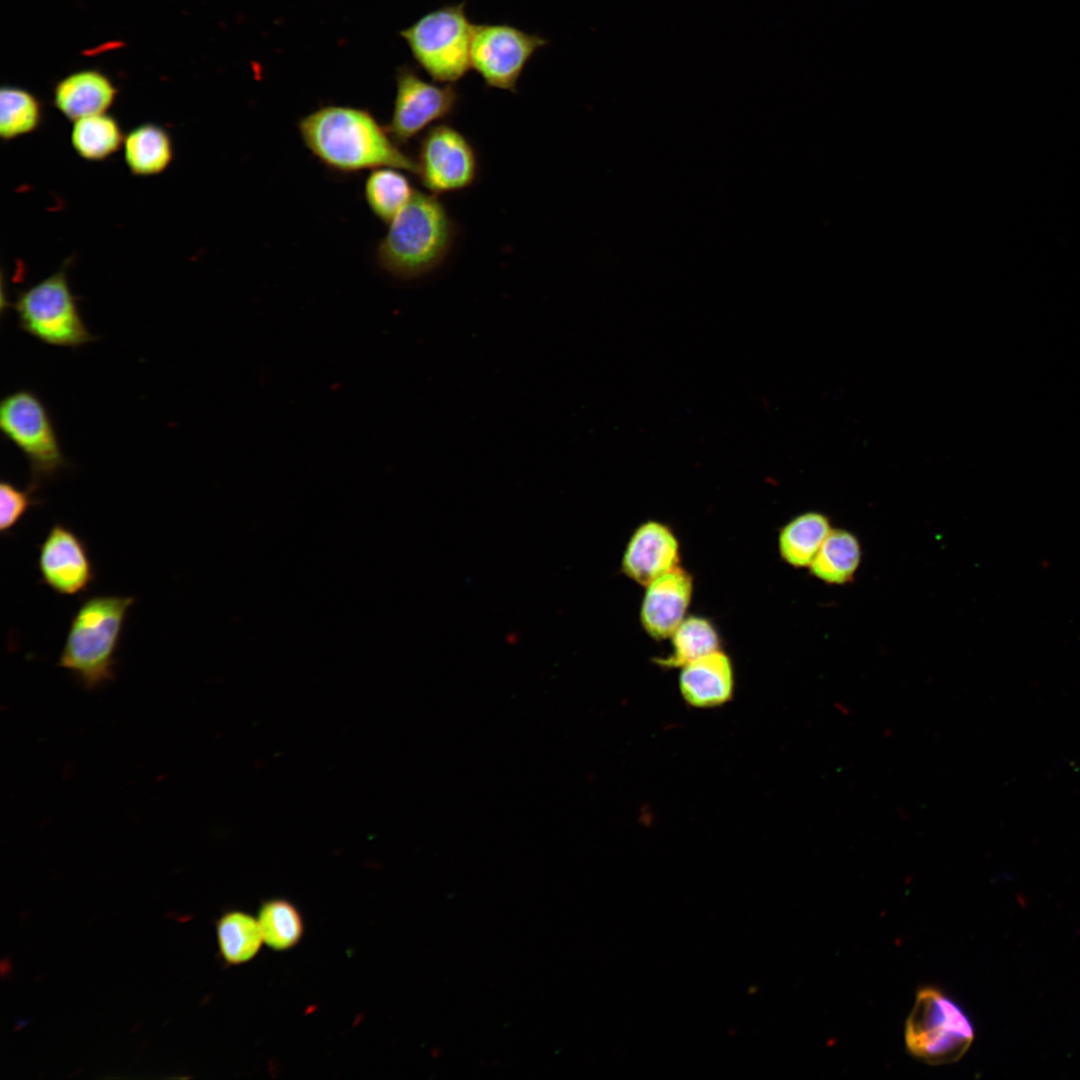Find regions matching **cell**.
Returning a JSON list of instances; mask_svg holds the SVG:
<instances>
[{
    "mask_svg": "<svg viewBox=\"0 0 1080 1080\" xmlns=\"http://www.w3.org/2000/svg\"><path fill=\"white\" fill-rule=\"evenodd\" d=\"M298 130L304 145L335 171L353 173L393 167L417 173L415 159L367 110L323 106L300 119Z\"/></svg>",
    "mask_w": 1080,
    "mask_h": 1080,
    "instance_id": "1",
    "label": "cell"
},
{
    "mask_svg": "<svg viewBox=\"0 0 1080 1080\" xmlns=\"http://www.w3.org/2000/svg\"><path fill=\"white\" fill-rule=\"evenodd\" d=\"M456 233V224L438 195L415 191L388 223L377 246V262L385 272L401 280L425 277L445 262Z\"/></svg>",
    "mask_w": 1080,
    "mask_h": 1080,
    "instance_id": "2",
    "label": "cell"
},
{
    "mask_svg": "<svg viewBox=\"0 0 1080 1080\" xmlns=\"http://www.w3.org/2000/svg\"><path fill=\"white\" fill-rule=\"evenodd\" d=\"M132 596L93 595L73 614L58 665L88 690L114 678L116 652Z\"/></svg>",
    "mask_w": 1080,
    "mask_h": 1080,
    "instance_id": "3",
    "label": "cell"
},
{
    "mask_svg": "<svg viewBox=\"0 0 1080 1080\" xmlns=\"http://www.w3.org/2000/svg\"><path fill=\"white\" fill-rule=\"evenodd\" d=\"M474 24L466 3L434 9L400 32L418 65L436 82L454 84L471 68Z\"/></svg>",
    "mask_w": 1080,
    "mask_h": 1080,
    "instance_id": "4",
    "label": "cell"
},
{
    "mask_svg": "<svg viewBox=\"0 0 1080 1080\" xmlns=\"http://www.w3.org/2000/svg\"><path fill=\"white\" fill-rule=\"evenodd\" d=\"M973 1024L961 1006L938 988H921L905 1024L909 1054L929 1065L957 1062L974 1040Z\"/></svg>",
    "mask_w": 1080,
    "mask_h": 1080,
    "instance_id": "5",
    "label": "cell"
},
{
    "mask_svg": "<svg viewBox=\"0 0 1080 1080\" xmlns=\"http://www.w3.org/2000/svg\"><path fill=\"white\" fill-rule=\"evenodd\" d=\"M69 286L66 266L17 294L13 307L20 328L39 341L76 348L95 338L87 329Z\"/></svg>",
    "mask_w": 1080,
    "mask_h": 1080,
    "instance_id": "6",
    "label": "cell"
},
{
    "mask_svg": "<svg viewBox=\"0 0 1080 1080\" xmlns=\"http://www.w3.org/2000/svg\"><path fill=\"white\" fill-rule=\"evenodd\" d=\"M0 429L26 458L30 471L28 485L35 489L69 467L51 416L35 392L18 390L2 399Z\"/></svg>",
    "mask_w": 1080,
    "mask_h": 1080,
    "instance_id": "7",
    "label": "cell"
},
{
    "mask_svg": "<svg viewBox=\"0 0 1080 1080\" xmlns=\"http://www.w3.org/2000/svg\"><path fill=\"white\" fill-rule=\"evenodd\" d=\"M548 40L509 24H474L471 68L489 88L516 92L530 59Z\"/></svg>",
    "mask_w": 1080,
    "mask_h": 1080,
    "instance_id": "8",
    "label": "cell"
},
{
    "mask_svg": "<svg viewBox=\"0 0 1080 1080\" xmlns=\"http://www.w3.org/2000/svg\"><path fill=\"white\" fill-rule=\"evenodd\" d=\"M415 161L416 175L435 195L467 189L479 175V159L473 144L447 123L435 124L425 131Z\"/></svg>",
    "mask_w": 1080,
    "mask_h": 1080,
    "instance_id": "9",
    "label": "cell"
},
{
    "mask_svg": "<svg viewBox=\"0 0 1080 1080\" xmlns=\"http://www.w3.org/2000/svg\"><path fill=\"white\" fill-rule=\"evenodd\" d=\"M459 99L453 84L429 82L410 66H401L396 74L392 116L386 128L396 143L405 145L433 123L452 115Z\"/></svg>",
    "mask_w": 1080,
    "mask_h": 1080,
    "instance_id": "10",
    "label": "cell"
},
{
    "mask_svg": "<svg viewBox=\"0 0 1080 1080\" xmlns=\"http://www.w3.org/2000/svg\"><path fill=\"white\" fill-rule=\"evenodd\" d=\"M37 568L41 583L62 596L88 591L96 578L86 543L60 522L50 527L40 543Z\"/></svg>",
    "mask_w": 1080,
    "mask_h": 1080,
    "instance_id": "11",
    "label": "cell"
},
{
    "mask_svg": "<svg viewBox=\"0 0 1080 1080\" xmlns=\"http://www.w3.org/2000/svg\"><path fill=\"white\" fill-rule=\"evenodd\" d=\"M679 544L673 532L657 521L641 524L624 551L623 573L640 585L651 582L678 566Z\"/></svg>",
    "mask_w": 1080,
    "mask_h": 1080,
    "instance_id": "12",
    "label": "cell"
},
{
    "mask_svg": "<svg viewBox=\"0 0 1080 1080\" xmlns=\"http://www.w3.org/2000/svg\"><path fill=\"white\" fill-rule=\"evenodd\" d=\"M646 587L640 612L642 626L656 640L669 638L685 619L693 591L692 577L677 566Z\"/></svg>",
    "mask_w": 1080,
    "mask_h": 1080,
    "instance_id": "13",
    "label": "cell"
},
{
    "mask_svg": "<svg viewBox=\"0 0 1080 1080\" xmlns=\"http://www.w3.org/2000/svg\"><path fill=\"white\" fill-rule=\"evenodd\" d=\"M679 676L683 700L691 707L711 709L728 703L735 678L730 658L720 649L684 664Z\"/></svg>",
    "mask_w": 1080,
    "mask_h": 1080,
    "instance_id": "14",
    "label": "cell"
},
{
    "mask_svg": "<svg viewBox=\"0 0 1080 1080\" xmlns=\"http://www.w3.org/2000/svg\"><path fill=\"white\" fill-rule=\"evenodd\" d=\"M117 90L111 80L96 70L74 72L60 80L53 92L57 110L74 122L78 119L107 113L113 105Z\"/></svg>",
    "mask_w": 1080,
    "mask_h": 1080,
    "instance_id": "15",
    "label": "cell"
},
{
    "mask_svg": "<svg viewBox=\"0 0 1080 1080\" xmlns=\"http://www.w3.org/2000/svg\"><path fill=\"white\" fill-rule=\"evenodd\" d=\"M122 149L127 168L138 177L161 174L174 157L170 134L164 127L151 122L137 125L125 134Z\"/></svg>",
    "mask_w": 1080,
    "mask_h": 1080,
    "instance_id": "16",
    "label": "cell"
},
{
    "mask_svg": "<svg viewBox=\"0 0 1080 1080\" xmlns=\"http://www.w3.org/2000/svg\"><path fill=\"white\" fill-rule=\"evenodd\" d=\"M862 549L857 536L849 530L831 529L809 569L813 576L829 585L851 582L860 566Z\"/></svg>",
    "mask_w": 1080,
    "mask_h": 1080,
    "instance_id": "17",
    "label": "cell"
},
{
    "mask_svg": "<svg viewBox=\"0 0 1080 1080\" xmlns=\"http://www.w3.org/2000/svg\"><path fill=\"white\" fill-rule=\"evenodd\" d=\"M215 928L219 955L227 966L249 962L264 942L258 919L245 911H225Z\"/></svg>",
    "mask_w": 1080,
    "mask_h": 1080,
    "instance_id": "18",
    "label": "cell"
},
{
    "mask_svg": "<svg viewBox=\"0 0 1080 1080\" xmlns=\"http://www.w3.org/2000/svg\"><path fill=\"white\" fill-rule=\"evenodd\" d=\"M831 529L829 518L820 512L810 511L794 517L779 534L781 557L793 567H809Z\"/></svg>",
    "mask_w": 1080,
    "mask_h": 1080,
    "instance_id": "19",
    "label": "cell"
},
{
    "mask_svg": "<svg viewBox=\"0 0 1080 1080\" xmlns=\"http://www.w3.org/2000/svg\"><path fill=\"white\" fill-rule=\"evenodd\" d=\"M124 137L117 119L108 113H101L74 121L70 142L81 159L99 162L122 148Z\"/></svg>",
    "mask_w": 1080,
    "mask_h": 1080,
    "instance_id": "20",
    "label": "cell"
},
{
    "mask_svg": "<svg viewBox=\"0 0 1080 1080\" xmlns=\"http://www.w3.org/2000/svg\"><path fill=\"white\" fill-rule=\"evenodd\" d=\"M414 192L409 179L393 167L374 169L364 187L370 210L386 224L407 205Z\"/></svg>",
    "mask_w": 1080,
    "mask_h": 1080,
    "instance_id": "21",
    "label": "cell"
},
{
    "mask_svg": "<svg viewBox=\"0 0 1080 1080\" xmlns=\"http://www.w3.org/2000/svg\"><path fill=\"white\" fill-rule=\"evenodd\" d=\"M258 922L264 943L274 951L295 947L304 933V922L298 908L284 898L264 901L258 911Z\"/></svg>",
    "mask_w": 1080,
    "mask_h": 1080,
    "instance_id": "22",
    "label": "cell"
},
{
    "mask_svg": "<svg viewBox=\"0 0 1080 1080\" xmlns=\"http://www.w3.org/2000/svg\"><path fill=\"white\" fill-rule=\"evenodd\" d=\"M672 638L673 652L665 659H658L664 667H682L699 657L719 650L720 638L713 624L703 617L685 618Z\"/></svg>",
    "mask_w": 1080,
    "mask_h": 1080,
    "instance_id": "23",
    "label": "cell"
},
{
    "mask_svg": "<svg viewBox=\"0 0 1080 1080\" xmlns=\"http://www.w3.org/2000/svg\"><path fill=\"white\" fill-rule=\"evenodd\" d=\"M42 122L38 99L29 91L12 86L0 92V136L11 141L37 130Z\"/></svg>",
    "mask_w": 1080,
    "mask_h": 1080,
    "instance_id": "24",
    "label": "cell"
},
{
    "mask_svg": "<svg viewBox=\"0 0 1080 1080\" xmlns=\"http://www.w3.org/2000/svg\"><path fill=\"white\" fill-rule=\"evenodd\" d=\"M37 489L28 485L21 489L7 479L0 483V531L7 535L20 522L31 507L41 501L34 496Z\"/></svg>",
    "mask_w": 1080,
    "mask_h": 1080,
    "instance_id": "25",
    "label": "cell"
}]
</instances>
